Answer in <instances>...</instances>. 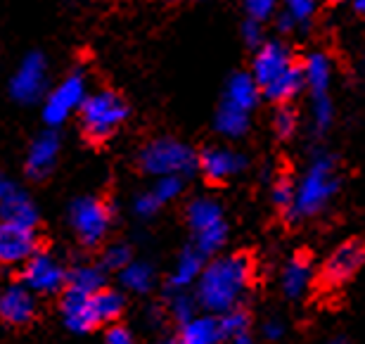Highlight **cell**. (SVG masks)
<instances>
[{
	"mask_svg": "<svg viewBox=\"0 0 365 344\" xmlns=\"http://www.w3.org/2000/svg\"><path fill=\"white\" fill-rule=\"evenodd\" d=\"M48 88V62L41 53H29L21 60L19 69L14 71L10 81V95L12 100L21 105H34L46 95Z\"/></svg>",
	"mask_w": 365,
	"mask_h": 344,
	"instance_id": "cell-11",
	"label": "cell"
},
{
	"mask_svg": "<svg viewBox=\"0 0 365 344\" xmlns=\"http://www.w3.org/2000/svg\"><path fill=\"white\" fill-rule=\"evenodd\" d=\"M252 76L259 84L261 98L275 105H289L306 88L304 62H297L294 53L280 41H268L257 50Z\"/></svg>",
	"mask_w": 365,
	"mask_h": 344,
	"instance_id": "cell-2",
	"label": "cell"
},
{
	"mask_svg": "<svg viewBox=\"0 0 365 344\" xmlns=\"http://www.w3.org/2000/svg\"><path fill=\"white\" fill-rule=\"evenodd\" d=\"M254 270H257L254 259L242 252L207 261L195 285L197 302L204 311L216 313V316L237 309L254 285Z\"/></svg>",
	"mask_w": 365,
	"mask_h": 344,
	"instance_id": "cell-1",
	"label": "cell"
},
{
	"mask_svg": "<svg viewBox=\"0 0 365 344\" xmlns=\"http://www.w3.org/2000/svg\"><path fill=\"white\" fill-rule=\"evenodd\" d=\"M0 218L19 226H29V228H38V209H36L31 197L19 188L0 202Z\"/></svg>",
	"mask_w": 365,
	"mask_h": 344,
	"instance_id": "cell-19",
	"label": "cell"
},
{
	"mask_svg": "<svg viewBox=\"0 0 365 344\" xmlns=\"http://www.w3.org/2000/svg\"><path fill=\"white\" fill-rule=\"evenodd\" d=\"M354 7H356V12H359L361 17H365V0H354Z\"/></svg>",
	"mask_w": 365,
	"mask_h": 344,
	"instance_id": "cell-43",
	"label": "cell"
},
{
	"mask_svg": "<svg viewBox=\"0 0 365 344\" xmlns=\"http://www.w3.org/2000/svg\"><path fill=\"white\" fill-rule=\"evenodd\" d=\"M155 344H180L178 333H173V335H164V338H159Z\"/></svg>",
	"mask_w": 365,
	"mask_h": 344,
	"instance_id": "cell-42",
	"label": "cell"
},
{
	"mask_svg": "<svg viewBox=\"0 0 365 344\" xmlns=\"http://www.w3.org/2000/svg\"><path fill=\"white\" fill-rule=\"evenodd\" d=\"M102 344H135V338H133V333H130L126 325L114 323V325L107 328Z\"/></svg>",
	"mask_w": 365,
	"mask_h": 344,
	"instance_id": "cell-38",
	"label": "cell"
},
{
	"mask_svg": "<svg viewBox=\"0 0 365 344\" xmlns=\"http://www.w3.org/2000/svg\"><path fill=\"white\" fill-rule=\"evenodd\" d=\"M271 200L275 207L289 218L292 209H294V200H297V178L289 173V169L277 171V176L271 183Z\"/></svg>",
	"mask_w": 365,
	"mask_h": 344,
	"instance_id": "cell-29",
	"label": "cell"
},
{
	"mask_svg": "<svg viewBox=\"0 0 365 344\" xmlns=\"http://www.w3.org/2000/svg\"><path fill=\"white\" fill-rule=\"evenodd\" d=\"M119 283L126 292L133 295H148L155 288V268L148 261H130L126 268L119 273Z\"/></svg>",
	"mask_w": 365,
	"mask_h": 344,
	"instance_id": "cell-27",
	"label": "cell"
},
{
	"mask_svg": "<svg viewBox=\"0 0 365 344\" xmlns=\"http://www.w3.org/2000/svg\"><path fill=\"white\" fill-rule=\"evenodd\" d=\"M242 36H245L247 46H252V48H261V46H264V26H261V21H257V19L250 17V19L245 21Z\"/></svg>",
	"mask_w": 365,
	"mask_h": 344,
	"instance_id": "cell-39",
	"label": "cell"
},
{
	"mask_svg": "<svg viewBox=\"0 0 365 344\" xmlns=\"http://www.w3.org/2000/svg\"><path fill=\"white\" fill-rule=\"evenodd\" d=\"M200 302H197L195 292L190 290H169L166 292V311L173 318V323H187L190 318H195L200 313Z\"/></svg>",
	"mask_w": 365,
	"mask_h": 344,
	"instance_id": "cell-28",
	"label": "cell"
},
{
	"mask_svg": "<svg viewBox=\"0 0 365 344\" xmlns=\"http://www.w3.org/2000/svg\"><path fill=\"white\" fill-rule=\"evenodd\" d=\"M311 123L318 136H323L332 123V100L330 95L311 98Z\"/></svg>",
	"mask_w": 365,
	"mask_h": 344,
	"instance_id": "cell-33",
	"label": "cell"
},
{
	"mask_svg": "<svg viewBox=\"0 0 365 344\" xmlns=\"http://www.w3.org/2000/svg\"><path fill=\"white\" fill-rule=\"evenodd\" d=\"M182 188H185V178L182 176H159L157 183L150 190L162 204H169L182 193Z\"/></svg>",
	"mask_w": 365,
	"mask_h": 344,
	"instance_id": "cell-34",
	"label": "cell"
},
{
	"mask_svg": "<svg viewBox=\"0 0 365 344\" xmlns=\"http://www.w3.org/2000/svg\"><path fill=\"white\" fill-rule=\"evenodd\" d=\"M67 288L83 292V295H95L102 288H107V270L100 263H78L69 268Z\"/></svg>",
	"mask_w": 365,
	"mask_h": 344,
	"instance_id": "cell-23",
	"label": "cell"
},
{
	"mask_svg": "<svg viewBox=\"0 0 365 344\" xmlns=\"http://www.w3.org/2000/svg\"><path fill=\"white\" fill-rule=\"evenodd\" d=\"M178 340L180 344H221L223 342L221 316L209 311L197 313L187 323L178 325Z\"/></svg>",
	"mask_w": 365,
	"mask_h": 344,
	"instance_id": "cell-18",
	"label": "cell"
},
{
	"mask_svg": "<svg viewBox=\"0 0 365 344\" xmlns=\"http://www.w3.org/2000/svg\"><path fill=\"white\" fill-rule=\"evenodd\" d=\"M365 266V238H351L344 240L334 252L325 259L320 268V283L325 288H339L349 283Z\"/></svg>",
	"mask_w": 365,
	"mask_h": 344,
	"instance_id": "cell-9",
	"label": "cell"
},
{
	"mask_svg": "<svg viewBox=\"0 0 365 344\" xmlns=\"http://www.w3.org/2000/svg\"><path fill=\"white\" fill-rule=\"evenodd\" d=\"M185 216H187V226H190V231H192V236L225 223L221 204L216 200H211V197H197V200H192L187 204Z\"/></svg>",
	"mask_w": 365,
	"mask_h": 344,
	"instance_id": "cell-20",
	"label": "cell"
},
{
	"mask_svg": "<svg viewBox=\"0 0 365 344\" xmlns=\"http://www.w3.org/2000/svg\"><path fill=\"white\" fill-rule=\"evenodd\" d=\"M284 12L297 21V26H306L316 14V0H282Z\"/></svg>",
	"mask_w": 365,
	"mask_h": 344,
	"instance_id": "cell-35",
	"label": "cell"
},
{
	"mask_svg": "<svg viewBox=\"0 0 365 344\" xmlns=\"http://www.w3.org/2000/svg\"><path fill=\"white\" fill-rule=\"evenodd\" d=\"M282 292L289 299H302L313 285V261L306 252H297L287 259L280 273Z\"/></svg>",
	"mask_w": 365,
	"mask_h": 344,
	"instance_id": "cell-16",
	"label": "cell"
},
{
	"mask_svg": "<svg viewBox=\"0 0 365 344\" xmlns=\"http://www.w3.org/2000/svg\"><path fill=\"white\" fill-rule=\"evenodd\" d=\"M214 123H216L218 133H223L225 138H240L247 133V128H250V112L237 105H232L228 100H223L216 109Z\"/></svg>",
	"mask_w": 365,
	"mask_h": 344,
	"instance_id": "cell-24",
	"label": "cell"
},
{
	"mask_svg": "<svg viewBox=\"0 0 365 344\" xmlns=\"http://www.w3.org/2000/svg\"><path fill=\"white\" fill-rule=\"evenodd\" d=\"M297 126H299V116H297V109L289 107V105H277L275 114H273V131L280 141H289L292 136L297 133Z\"/></svg>",
	"mask_w": 365,
	"mask_h": 344,
	"instance_id": "cell-32",
	"label": "cell"
},
{
	"mask_svg": "<svg viewBox=\"0 0 365 344\" xmlns=\"http://www.w3.org/2000/svg\"><path fill=\"white\" fill-rule=\"evenodd\" d=\"M228 243V223H221V226H214V228L209 231H202L195 236V247L197 250H202L207 257H214L218 254Z\"/></svg>",
	"mask_w": 365,
	"mask_h": 344,
	"instance_id": "cell-30",
	"label": "cell"
},
{
	"mask_svg": "<svg viewBox=\"0 0 365 344\" xmlns=\"http://www.w3.org/2000/svg\"><path fill=\"white\" fill-rule=\"evenodd\" d=\"M38 250V228H29V226L0 218V266H24Z\"/></svg>",
	"mask_w": 365,
	"mask_h": 344,
	"instance_id": "cell-10",
	"label": "cell"
},
{
	"mask_svg": "<svg viewBox=\"0 0 365 344\" xmlns=\"http://www.w3.org/2000/svg\"><path fill=\"white\" fill-rule=\"evenodd\" d=\"M221 328H223V342L228 344H254V328L252 316L245 306L230 309L221 313Z\"/></svg>",
	"mask_w": 365,
	"mask_h": 344,
	"instance_id": "cell-22",
	"label": "cell"
},
{
	"mask_svg": "<svg viewBox=\"0 0 365 344\" xmlns=\"http://www.w3.org/2000/svg\"><path fill=\"white\" fill-rule=\"evenodd\" d=\"M209 257L202 250H197L195 245H187L185 250L178 254L173 270L169 275V290H190L195 288L200 280L204 266H207Z\"/></svg>",
	"mask_w": 365,
	"mask_h": 344,
	"instance_id": "cell-17",
	"label": "cell"
},
{
	"mask_svg": "<svg viewBox=\"0 0 365 344\" xmlns=\"http://www.w3.org/2000/svg\"><path fill=\"white\" fill-rule=\"evenodd\" d=\"M164 204L157 200L155 193L152 190H145V193H140L135 197V202H133V211L140 218H150V216H155L159 209H162Z\"/></svg>",
	"mask_w": 365,
	"mask_h": 344,
	"instance_id": "cell-36",
	"label": "cell"
},
{
	"mask_svg": "<svg viewBox=\"0 0 365 344\" xmlns=\"http://www.w3.org/2000/svg\"><path fill=\"white\" fill-rule=\"evenodd\" d=\"M259 98H261L259 84L254 81L252 74H235L228 81V88H225V95H223V100L247 109V112H252V109L257 107Z\"/></svg>",
	"mask_w": 365,
	"mask_h": 344,
	"instance_id": "cell-26",
	"label": "cell"
},
{
	"mask_svg": "<svg viewBox=\"0 0 365 344\" xmlns=\"http://www.w3.org/2000/svg\"><path fill=\"white\" fill-rule=\"evenodd\" d=\"M245 166H247V157L242 152L223 148V145H214V148L202 150L200 157H197V171L204 176V181L214 183V186L235 178L237 173L245 171Z\"/></svg>",
	"mask_w": 365,
	"mask_h": 344,
	"instance_id": "cell-12",
	"label": "cell"
},
{
	"mask_svg": "<svg viewBox=\"0 0 365 344\" xmlns=\"http://www.w3.org/2000/svg\"><path fill=\"white\" fill-rule=\"evenodd\" d=\"M86 95V79L81 71H71L62 84H57L50 95H46L43 105V119L50 128H57L60 123L69 119L76 109H81Z\"/></svg>",
	"mask_w": 365,
	"mask_h": 344,
	"instance_id": "cell-8",
	"label": "cell"
},
{
	"mask_svg": "<svg viewBox=\"0 0 365 344\" xmlns=\"http://www.w3.org/2000/svg\"><path fill=\"white\" fill-rule=\"evenodd\" d=\"M130 261H133L130 247L123 243H114V245L105 247V252H102V257H100V266L105 268L107 273H121Z\"/></svg>",
	"mask_w": 365,
	"mask_h": 344,
	"instance_id": "cell-31",
	"label": "cell"
},
{
	"mask_svg": "<svg viewBox=\"0 0 365 344\" xmlns=\"http://www.w3.org/2000/svg\"><path fill=\"white\" fill-rule=\"evenodd\" d=\"M341 188L337 171V159L332 155H318L306 166L302 178H297V200L289 214V221H304L320 214Z\"/></svg>",
	"mask_w": 365,
	"mask_h": 344,
	"instance_id": "cell-3",
	"label": "cell"
},
{
	"mask_svg": "<svg viewBox=\"0 0 365 344\" xmlns=\"http://www.w3.org/2000/svg\"><path fill=\"white\" fill-rule=\"evenodd\" d=\"M261 335L268 340V342H277V340H282V335H284V323L280 318H268L264 328H261Z\"/></svg>",
	"mask_w": 365,
	"mask_h": 344,
	"instance_id": "cell-40",
	"label": "cell"
},
{
	"mask_svg": "<svg viewBox=\"0 0 365 344\" xmlns=\"http://www.w3.org/2000/svg\"><path fill=\"white\" fill-rule=\"evenodd\" d=\"M19 275L21 283L38 297H53V295H62L64 288H67L69 268L50 252L38 250L21 266Z\"/></svg>",
	"mask_w": 365,
	"mask_h": 344,
	"instance_id": "cell-7",
	"label": "cell"
},
{
	"mask_svg": "<svg viewBox=\"0 0 365 344\" xmlns=\"http://www.w3.org/2000/svg\"><path fill=\"white\" fill-rule=\"evenodd\" d=\"M327 344H351V342H349L346 338H332Z\"/></svg>",
	"mask_w": 365,
	"mask_h": 344,
	"instance_id": "cell-44",
	"label": "cell"
},
{
	"mask_svg": "<svg viewBox=\"0 0 365 344\" xmlns=\"http://www.w3.org/2000/svg\"><path fill=\"white\" fill-rule=\"evenodd\" d=\"M325 3H330V5H339V3H344V0H325Z\"/></svg>",
	"mask_w": 365,
	"mask_h": 344,
	"instance_id": "cell-45",
	"label": "cell"
},
{
	"mask_svg": "<svg viewBox=\"0 0 365 344\" xmlns=\"http://www.w3.org/2000/svg\"><path fill=\"white\" fill-rule=\"evenodd\" d=\"M91 304H93V313H95V320L98 325H114L119 323L123 309H126V297H123L121 290H114V288H102L100 292H95L91 297Z\"/></svg>",
	"mask_w": 365,
	"mask_h": 344,
	"instance_id": "cell-21",
	"label": "cell"
},
{
	"mask_svg": "<svg viewBox=\"0 0 365 344\" xmlns=\"http://www.w3.org/2000/svg\"><path fill=\"white\" fill-rule=\"evenodd\" d=\"M60 133L55 128H48L38 133L29 145V152H26V162H24V169L26 176L31 181H43L53 173L55 164H57V157H60Z\"/></svg>",
	"mask_w": 365,
	"mask_h": 344,
	"instance_id": "cell-14",
	"label": "cell"
},
{
	"mask_svg": "<svg viewBox=\"0 0 365 344\" xmlns=\"http://www.w3.org/2000/svg\"><path fill=\"white\" fill-rule=\"evenodd\" d=\"M197 152L176 138H155L138 155L140 169L150 176H192L197 171Z\"/></svg>",
	"mask_w": 365,
	"mask_h": 344,
	"instance_id": "cell-5",
	"label": "cell"
},
{
	"mask_svg": "<svg viewBox=\"0 0 365 344\" xmlns=\"http://www.w3.org/2000/svg\"><path fill=\"white\" fill-rule=\"evenodd\" d=\"M91 297L93 295H83V292H76V290H69V288H64V292L60 295L62 320L71 333L86 335V333H93L100 328L98 320H95Z\"/></svg>",
	"mask_w": 365,
	"mask_h": 344,
	"instance_id": "cell-15",
	"label": "cell"
},
{
	"mask_svg": "<svg viewBox=\"0 0 365 344\" xmlns=\"http://www.w3.org/2000/svg\"><path fill=\"white\" fill-rule=\"evenodd\" d=\"M304 76H306V88H309L311 98H320L330 91V60L320 53H313L304 60Z\"/></svg>",
	"mask_w": 365,
	"mask_h": 344,
	"instance_id": "cell-25",
	"label": "cell"
},
{
	"mask_svg": "<svg viewBox=\"0 0 365 344\" xmlns=\"http://www.w3.org/2000/svg\"><path fill=\"white\" fill-rule=\"evenodd\" d=\"M69 223L83 247H100L112 228V207L102 197H78L69 204Z\"/></svg>",
	"mask_w": 365,
	"mask_h": 344,
	"instance_id": "cell-6",
	"label": "cell"
},
{
	"mask_svg": "<svg viewBox=\"0 0 365 344\" xmlns=\"http://www.w3.org/2000/svg\"><path fill=\"white\" fill-rule=\"evenodd\" d=\"M275 3L277 0H245L247 14L257 21H266L271 14L275 12Z\"/></svg>",
	"mask_w": 365,
	"mask_h": 344,
	"instance_id": "cell-37",
	"label": "cell"
},
{
	"mask_svg": "<svg viewBox=\"0 0 365 344\" xmlns=\"http://www.w3.org/2000/svg\"><path fill=\"white\" fill-rule=\"evenodd\" d=\"M78 119H81L86 141L100 145L109 141L128 119V105L119 93L98 91L83 100L81 109H78Z\"/></svg>",
	"mask_w": 365,
	"mask_h": 344,
	"instance_id": "cell-4",
	"label": "cell"
},
{
	"mask_svg": "<svg viewBox=\"0 0 365 344\" xmlns=\"http://www.w3.org/2000/svg\"><path fill=\"white\" fill-rule=\"evenodd\" d=\"M14 190H17V186H14V183L7 178L3 171H0V202H3L10 193H14Z\"/></svg>",
	"mask_w": 365,
	"mask_h": 344,
	"instance_id": "cell-41",
	"label": "cell"
},
{
	"mask_svg": "<svg viewBox=\"0 0 365 344\" xmlns=\"http://www.w3.org/2000/svg\"><path fill=\"white\" fill-rule=\"evenodd\" d=\"M36 292H31L24 283H12L0 292V320L5 325L21 328L29 325L36 318L38 302H36Z\"/></svg>",
	"mask_w": 365,
	"mask_h": 344,
	"instance_id": "cell-13",
	"label": "cell"
}]
</instances>
